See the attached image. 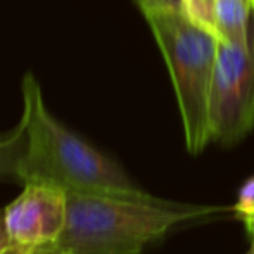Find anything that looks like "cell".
<instances>
[{
  "mask_svg": "<svg viewBox=\"0 0 254 254\" xmlns=\"http://www.w3.org/2000/svg\"><path fill=\"white\" fill-rule=\"evenodd\" d=\"M21 90V121L26 131V149L19 173L21 184L28 178H40L61 185L66 192L116 195L177 209L201 207L197 204L168 201L137 187L113 157L64 127L49 111L42 87L33 73L23 78Z\"/></svg>",
  "mask_w": 254,
  "mask_h": 254,
  "instance_id": "cell-1",
  "label": "cell"
},
{
  "mask_svg": "<svg viewBox=\"0 0 254 254\" xmlns=\"http://www.w3.org/2000/svg\"><path fill=\"white\" fill-rule=\"evenodd\" d=\"M223 207L177 209L116 195L67 192L66 225L56 242L33 254H142L177 225Z\"/></svg>",
  "mask_w": 254,
  "mask_h": 254,
  "instance_id": "cell-2",
  "label": "cell"
},
{
  "mask_svg": "<svg viewBox=\"0 0 254 254\" xmlns=\"http://www.w3.org/2000/svg\"><path fill=\"white\" fill-rule=\"evenodd\" d=\"M145 19L173 81L185 147L197 156L211 142L209 95L220 40L192 23L184 10L151 12Z\"/></svg>",
  "mask_w": 254,
  "mask_h": 254,
  "instance_id": "cell-3",
  "label": "cell"
},
{
  "mask_svg": "<svg viewBox=\"0 0 254 254\" xmlns=\"http://www.w3.org/2000/svg\"><path fill=\"white\" fill-rule=\"evenodd\" d=\"M254 128V9L244 44L218 42L209 95L211 142L230 147Z\"/></svg>",
  "mask_w": 254,
  "mask_h": 254,
  "instance_id": "cell-4",
  "label": "cell"
},
{
  "mask_svg": "<svg viewBox=\"0 0 254 254\" xmlns=\"http://www.w3.org/2000/svg\"><path fill=\"white\" fill-rule=\"evenodd\" d=\"M67 216V192L40 178L23 182L21 194L3 207V220L12 244L40 248L61 237Z\"/></svg>",
  "mask_w": 254,
  "mask_h": 254,
  "instance_id": "cell-5",
  "label": "cell"
},
{
  "mask_svg": "<svg viewBox=\"0 0 254 254\" xmlns=\"http://www.w3.org/2000/svg\"><path fill=\"white\" fill-rule=\"evenodd\" d=\"M254 0H216V37L220 42L244 44Z\"/></svg>",
  "mask_w": 254,
  "mask_h": 254,
  "instance_id": "cell-6",
  "label": "cell"
},
{
  "mask_svg": "<svg viewBox=\"0 0 254 254\" xmlns=\"http://www.w3.org/2000/svg\"><path fill=\"white\" fill-rule=\"evenodd\" d=\"M26 149V131L19 120L12 131L0 133V178H16L19 180L21 164Z\"/></svg>",
  "mask_w": 254,
  "mask_h": 254,
  "instance_id": "cell-7",
  "label": "cell"
},
{
  "mask_svg": "<svg viewBox=\"0 0 254 254\" xmlns=\"http://www.w3.org/2000/svg\"><path fill=\"white\" fill-rule=\"evenodd\" d=\"M182 7L192 23L216 35V0H182Z\"/></svg>",
  "mask_w": 254,
  "mask_h": 254,
  "instance_id": "cell-8",
  "label": "cell"
},
{
  "mask_svg": "<svg viewBox=\"0 0 254 254\" xmlns=\"http://www.w3.org/2000/svg\"><path fill=\"white\" fill-rule=\"evenodd\" d=\"M234 211L244 221L254 216V177L249 178L241 187L237 201L234 204Z\"/></svg>",
  "mask_w": 254,
  "mask_h": 254,
  "instance_id": "cell-9",
  "label": "cell"
},
{
  "mask_svg": "<svg viewBox=\"0 0 254 254\" xmlns=\"http://www.w3.org/2000/svg\"><path fill=\"white\" fill-rule=\"evenodd\" d=\"M142 14L161 12V10H184L182 0H133Z\"/></svg>",
  "mask_w": 254,
  "mask_h": 254,
  "instance_id": "cell-10",
  "label": "cell"
},
{
  "mask_svg": "<svg viewBox=\"0 0 254 254\" xmlns=\"http://www.w3.org/2000/svg\"><path fill=\"white\" fill-rule=\"evenodd\" d=\"M10 244H12V242H10L9 234H7L5 220H3V209H0V251H3V249Z\"/></svg>",
  "mask_w": 254,
  "mask_h": 254,
  "instance_id": "cell-11",
  "label": "cell"
},
{
  "mask_svg": "<svg viewBox=\"0 0 254 254\" xmlns=\"http://www.w3.org/2000/svg\"><path fill=\"white\" fill-rule=\"evenodd\" d=\"M0 254H33V249L24 248V246H19V244H10V246H7L3 251H0Z\"/></svg>",
  "mask_w": 254,
  "mask_h": 254,
  "instance_id": "cell-12",
  "label": "cell"
},
{
  "mask_svg": "<svg viewBox=\"0 0 254 254\" xmlns=\"http://www.w3.org/2000/svg\"><path fill=\"white\" fill-rule=\"evenodd\" d=\"M244 223H246V227H248L249 234H251V232H254V220H248V221H244Z\"/></svg>",
  "mask_w": 254,
  "mask_h": 254,
  "instance_id": "cell-13",
  "label": "cell"
},
{
  "mask_svg": "<svg viewBox=\"0 0 254 254\" xmlns=\"http://www.w3.org/2000/svg\"><path fill=\"white\" fill-rule=\"evenodd\" d=\"M251 239H253V244H251V249H249L248 254H254V232H251Z\"/></svg>",
  "mask_w": 254,
  "mask_h": 254,
  "instance_id": "cell-14",
  "label": "cell"
},
{
  "mask_svg": "<svg viewBox=\"0 0 254 254\" xmlns=\"http://www.w3.org/2000/svg\"><path fill=\"white\" fill-rule=\"evenodd\" d=\"M249 220H254V216H253V218H249ZM246 221H248V220H246Z\"/></svg>",
  "mask_w": 254,
  "mask_h": 254,
  "instance_id": "cell-15",
  "label": "cell"
}]
</instances>
